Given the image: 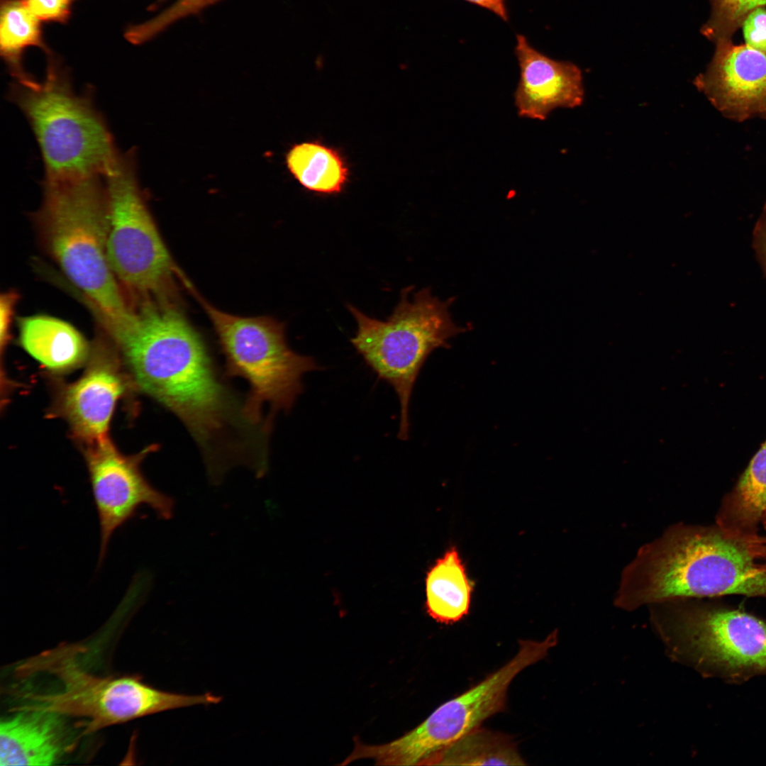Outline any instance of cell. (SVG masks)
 Returning <instances> with one entry per match:
<instances>
[{
  "label": "cell",
  "mask_w": 766,
  "mask_h": 766,
  "mask_svg": "<svg viewBox=\"0 0 766 766\" xmlns=\"http://www.w3.org/2000/svg\"><path fill=\"white\" fill-rule=\"evenodd\" d=\"M116 345L139 389L172 412L201 455L213 484L236 467L264 477L273 422L255 423L203 338L172 299L145 304Z\"/></svg>",
  "instance_id": "cell-1"
},
{
  "label": "cell",
  "mask_w": 766,
  "mask_h": 766,
  "mask_svg": "<svg viewBox=\"0 0 766 766\" xmlns=\"http://www.w3.org/2000/svg\"><path fill=\"white\" fill-rule=\"evenodd\" d=\"M755 560L743 538L718 526L674 523L623 567L614 605L632 611L678 599L766 597V572Z\"/></svg>",
  "instance_id": "cell-2"
},
{
  "label": "cell",
  "mask_w": 766,
  "mask_h": 766,
  "mask_svg": "<svg viewBox=\"0 0 766 766\" xmlns=\"http://www.w3.org/2000/svg\"><path fill=\"white\" fill-rule=\"evenodd\" d=\"M101 178L43 181L42 202L31 218L45 254L84 296L99 326L117 340L134 328L137 316L108 262Z\"/></svg>",
  "instance_id": "cell-3"
},
{
  "label": "cell",
  "mask_w": 766,
  "mask_h": 766,
  "mask_svg": "<svg viewBox=\"0 0 766 766\" xmlns=\"http://www.w3.org/2000/svg\"><path fill=\"white\" fill-rule=\"evenodd\" d=\"M45 80L36 87L13 83L10 100L26 117L38 144L45 182L103 177L119 152L91 96L77 94L68 72L46 52Z\"/></svg>",
  "instance_id": "cell-4"
},
{
  "label": "cell",
  "mask_w": 766,
  "mask_h": 766,
  "mask_svg": "<svg viewBox=\"0 0 766 766\" xmlns=\"http://www.w3.org/2000/svg\"><path fill=\"white\" fill-rule=\"evenodd\" d=\"M80 646L62 644L26 660L17 674L21 677L46 673L58 683L48 692H24L23 704L16 707L52 712L85 721L84 733L150 714L194 705L218 704L211 693L189 695L162 691L136 676L94 675L78 656Z\"/></svg>",
  "instance_id": "cell-5"
},
{
  "label": "cell",
  "mask_w": 766,
  "mask_h": 766,
  "mask_svg": "<svg viewBox=\"0 0 766 766\" xmlns=\"http://www.w3.org/2000/svg\"><path fill=\"white\" fill-rule=\"evenodd\" d=\"M652 628L673 662L731 683L766 675V623L694 599L648 607Z\"/></svg>",
  "instance_id": "cell-6"
},
{
  "label": "cell",
  "mask_w": 766,
  "mask_h": 766,
  "mask_svg": "<svg viewBox=\"0 0 766 766\" xmlns=\"http://www.w3.org/2000/svg\"><path fill=\"white\" fill-rule=\"evenodd\" d=\"M410 287L401 292V300L386 321L366 316L352 305L348 309L357 323L350 341L377 377L394 389L400 403L398 438L409 436V404L418 373L428 355L448 340L466 331L453 321L450 308L453 298L440 300L429 289L409 298Z\"/></svg>",
  "instance_id": "cell-7"
},
{
  "label": "cell",
  "mask_w": 766,
  "mask_h": 766,
  "mask_svg": "<svg viewBox=\"0 0 766 766\" xmlns=\"http://www.w3.org/2000/svg\"><path fill=\"white\" fill-rule=\"evenodd\" d=\"M106 252L111 270L131 309L172 297L176 267L139 185L135 154H118L104 177Z\"/></svg>",
  "instance_id": "cell-8"
},
{
  "label": "cell",
  "mask_w": 766,
  "mask_h": 766,
  "mask_svg": "<svg viewBox=\"0 0 766 766\" xmlns=\"http://www.w3.org/2000/svg\"><path fill=\"white\" fill-rule=\"evenodd\" d=\"M194 294L209 316L224 356L226 377L248 384L245 408L255 423L274 421L289 411L302 392L303 376L320 367L287 343L284 324L267 316L244 317L224 312Z\"/></svg>",
  "instance_id": "cell-9"
},
{
  "label": "cell",
  "mask_w": 766,
  "mask_h": 766,
  "mask_svg": "<svg viewBox=\"0 0 766 766\" xmlns=\"http://www.w3.org/2000/svg\"><path fill=\"white\" fill-rule=\"evenodd\" d=\"M558 640L557 631L542 640H521L515 656L475 686L438 707L424 721L403 736L382 745H368L354 738L350 763L372 759L377 765H429L446 747L479 728L505 709L507 690L525 668L545 658Z\"/></svg>",
  "instance_id": "cell-10"
},
{
  "label": "cell",
  "mask_w": 766,
  "mask_h": 766,
  "mask_svg": "<svg viewBox=\"0 0 766 766\" xmlns=\"http://www.w3.org/2000/svg\"><path fill=\"white\" fill-rule=\"evenodd\" d=\"M152 445L135 456L121 454L109 438L87 445L85 457L100 527L99 566L106 557L114 532L135 517L143 506L162 519L173 516L172 498L154 487L140 469Z\"/></svg>",
  "instance_id": "cell-11"
},
{
  "label": "cell",
  "mask_w": 766,
  "mask_h": 766,
  "mask_svg": "<svg viewBox=\"0 0 766 766\" xmlns=\"http://www.w3.org/2000/svg\"><path fill=\"white\" fill-rule=\"evenodd\" d=\"M706 70L694 84L726 118L766 119V52L733 40L716 42Z\"/></svg>",
  "instance_id": "cell-12"
},
{
  "label": "cell",
  "mask_w": 766,
  "mask_h": 766,
  "mask_svg": "<svg viewBox=\"0 0 766 766\" xmlns=\"http://www.w3.org/2000/svg\"><path fill=\"white\" fill-rule=\"evenodd\" d=\"M95 342L90 364L83 375L64 391L62 414L74 434L90 445L108 438L116 404L125 384L115 363L114 344L101 329Z\"/></svg>",
  "instance_id": "cell-13"
},
{
  "label": "cell",
  "mask_w": 766,
  "mask_h": 766,
  "mask_svg": "<svg viewBox=\"0 0 766 766\" xmlns=\"http://www.w3.org/2000/svg\"><path fill=\"white\" fill-rule=\"evenodd\" d=\"M515 53L520 69L514 93L518 116L544 121L556 109L581 105L582 77L575 65L541 53L522 35L516 36Z\"/></svg>",
  "instance_id": "cell-14"
},
{
  "label": "cell",
  "mask_w": 766,
  "mask_h": 766,
  "mask_svg": "<svg viewBox=\"0 0 766 766\" xmlns=\"http://www.w3.org/2000/svg\"><path fill=\"white\" fill-rule=\"evenodd\" d=\"M0 723V765L55 764L65 750L62 716L38 709L14 707Z\"/></svg>",
  "instance_id": "cell-15"
},
{
  "label": "cell",
  "mask_w": 766,
  "mask_h": 766,
  "mask_svg": "<svg viewBox=\"0 0 766 766\" xmlns=\"http://www.w3.org/2000/svg\"><path fill=\"white\" fill-rule=\"evenodd\" d=\"M17 323L21 345L46 368L68 371L87 360L88 343L70 323L46 314L18 317Z\"/></svg>",
  "instance_id": "cell-16"
},
{
  "label": "cell",
  "mask_w": 766,
  "mask_h": 766,
  "mask_svg": "<svg viewBox=\"0 0 766 766\" xmlns=\"http://www.w3.org/2000/svg\"><path fill=\"white\" fill-rule=\"evenodd\" d=\"M766 512V440L724 499L716 526L734 537L757 534Z\"/></svg>",
  "instance_id": "cell-17"
},
{
  "label": "cell",
  "mask_w": 766,
  "mask_h": 766,
  "mask_svg": "<svg viewBox=\"0 0 766 766\" xmlns=\"http://www.w3.org/2000/svg\"><path fill=\"white\" fill-rule=\"evenodd\" d=\"M426 585L427 612L436 621L453 623L468 613L471 586L454 548L431 569Z\"/></svg>",
  "instance_id": "cell-18"
},
{
  "label": "cell",
  "mask_w": 766,
  "mask_h": 766,
  "mask_svg": "<svg viewBox=\"0 0 766 766\" xmlns=\"http://www.w3.org/2000/svg\"><path fill=\"white\" fill-rule=\"evenodd\" d=\"M40 22L23 0H1V55L16 82L30 87L39 82L24 70V51L31 46L40 48L45 52L49 51L43 40Z\"/></svg>",
  "instance_id": "cell-19"
},
{
  "label": "cell",
  "mask_w": 766,
  "mask_h": 766,
  "mask_svg": "<svg viewBox=\"0 0 766 766\" xmlns=\"http://www.w3.org/2000/svg\"><path fill=\"white\" fill-rule=\"evenodd\" d=\"M286 162L299 183L313 192L340 193L348 180V170L340 155L318 142L294 145L287 154Z\"/></svg>",
  "instance_id": "cell-20"
},
{
  "label": "cell",
  "mask_w": 766,
  "mask_h": 766,
  "mask_svg": "<svg viewBox=\"0 0 766 766\" xmlns=\"http://www.w3.org/2000/svg\"><path fill=\"white\" fill-rule=\"evenodd\" d=\"M438 765H523L516 743L508 736L477 728L431 761Z\"/></svg>",
  "instance_id": "cell-21"
},
{
  "label": "cell",
  "mask_w": 766,
  "mask_h": 766,
  "mask_svg": "<svg viewBox=\"0 0 766 766\" xmlns=\"http://www.w3.org/2000/svg\"><path fill=\"white\" fill-rule=\"evenodd\" d=\"M710 14L701 27V33L716 43L733 40L745 16L758 7H766V0H709Z\"/></svg>",
  "instance_id": "cell-22"
},
{
  "label": "cell",
  "mask_w": 766,
  "mask_h": 766,
  "mask_svg": "<svg viewBox=\"0 0 766 766\" xmlns=\"http://www.w3.org/2000/svg\"><path fill=\"white\" fill-rule=\"evenodd\" d=\"M219 0H177L170 7L153 18L131 26L125 32V38L133 44H141L154 38L174 22L195 14Z\"/></svg>",
  "instance_id": "cell-23"
},
{
  "label": "cell",
  "mask_w": 766,
  "mask_h": 766,
  "mask_svg": "<svg viewBox=\"0 0 766 766\" xmlns=\"http://www.w3.org/2000/svg\"><path fill=\"white\" fill-rule=\"evenodd\" d=\"M40 21L65 23L71 15L74 0H23Z\"/></svg>",
  "instance_id": "cell-24"
},
{
  "label": "cell",
  "mask_w": 766,
  "mask_h": 766,
  "mask_svg": "<svg viewBox=\"0 0 766 766\" xmlns=\"http://www.w3.org/2000/svg\"><path fill=\"white\" fill-rule=\"evenodd\" d=\"M740 28L745 45L766 52V7H758L750 11Z\"/></svg>",
  "instance_id": "cell-25"
},
{
  "label": "cell",
  "mask_w": 766,
  "mask_h": 766,
  "mask_svg": "<svg viewBox=\"0 0 766 766\" xmlns=\"http://www.w3.org/2000/svg\"><path fill=\"white\" fill-rule=\"evenodd\" d=\"M19 300L18 293L10 289L1 294L0 297V342L1 353L8 344L15 308Z\"/></svg>",
  "instance_id": "cell-26"
},
{
  "label": "cell",
  "mask_w": 766,
  "mask_h": 766,
  "mask_svg": "<svg viewBox=\"0 0 766 766\" xmlns=\"http://www.w3.org/2000/svg\"><path fill=\"white\" fill-rule=\"evenodd\" d=\"M753 245L766 274V203L754 229Z\"/></svg>",
  "instance_id": "cell-27"
},
{
  "label": "cell",
  "mask_w": 766,
  "mask_h": 766,
  "mask_svg": "<svg viewBox=\"0 0 766 766\" xmlns=\"http://www.w3.org/2000/svg\"><path fill=\"white\" fill-rule=\"evenodd\" d=\"M494 13L504 21L508 20L505 0H465Z\"/></svg>",
  "instance_id": "cell-28"
},
{
  "label": "cell",
  "mask_w": 766,
  "mask_h": 766,
  "mask_svg": "<svg viewBox=\"0 0 766 766\" xmlns=\"http://www.w3.org/2000/svg\"><path fill=\"white\" fill-rule=\"evenodd\" d=\"M751 549L756 560L762 561L759 564L760 569L766 572V537L756 536L752 540Z\"/></svg>",
  "instance_id": "cell-29"
},
{
  "label": "cell",
  "mask_w": 766,
  "mask_h": 766,
  "mask_svg": "<svg viewBox=\"0 0 766 766\" xmlns=\"http://www.w3.org/2000/svg\"><path fill=\"white\" fill-rule=\"evenodd\" d=\"M762 521L763 523L765 528L766 529V512L765 513V514H764V516H763V517L762 518Z\"/></svg>",
  "instance_id": "cell-30"
}]
</instances>
